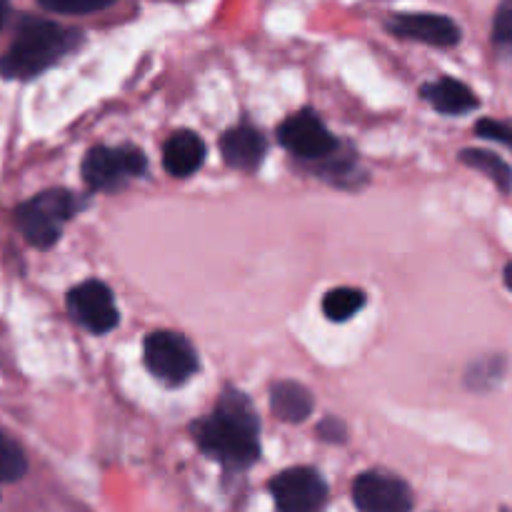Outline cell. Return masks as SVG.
Instances as JSON below:
<instances>
[{"instance_id": "obj_1", "label": "cell", "mask_w": 512, "mask_h": 512, "mask_svg": "<svg viewBox=\"0 0 512 512\" xmlns=\"http://www.w3.org/2000/svg\"><path fill=\"white\" fill-rule=\"evenodd\" d=\"M190 430L200 450L225 468H248L260 458V420L240 390H225L213 413Z\"/></svg>"}, {"instance_id": "obj_2", "label": "cell", "mask_w": 512, "mask_h": 512, "mask_svg": "<svg viewBox=\"0 0 512 512\" xmlns=\"http://www.w3.org/2000/svg\"><path fill=\"white\" fill-rule=\"evenodd\" d=\"M80 43V30L63 28L38 15H23L15 38L0 58V73L10 80H28L58 63Z\"/></svg>"}, {"instance_id": "obj_3", "label": "cell", "mask_w": 512, "mask_h": 512, "mask_svg": "<svg viewBox=\"0 0 512 512\" xmlns=\"http://www.w3.org/2000/svg\"><path fill=\"white\" fill-rule=\"evenodd\" d=\"M80 203L70 190H45L35 198L25 200L15 210V223L20 233L35 248H50L58 243L65 223L78 213Z\"/></svg>"}, {"instance_id": "obj_4", "label": "cell", "mask_w": 512, "mask_h": 512, "mask_svg": "<svg viewBox=\"0 0 512 512\" xmlns=\"http://www.w3.org/2000/svg\"><path fill=\"white\" fill-rule=\"evenodd\" d=\"M148 170V158L135 145H98L83 160V180L93 190H118Z\"/></svg>"}, {"instance_id": "obj_5", "label": "cell", "mask_w": 512, "mask_h": 512, "mask_svg": "<svg viewBox=\"0 0 512 512\" xmlns=\"http://www.w3.org/2000/svg\"><path fill=\"white\" fill-rule=\"evenodd\" d=\"M145 365L165 385H180L198 373V353L188 338L173 330H155L145 340Z\"/></svg>"}, {"instance_id": "obj_6", "label": "cell", "mask_w": 512, "mask_h": 512, "mask_svg": "<svg viewBox=\"0 0 512 512\" xmlns=\"http://www.w3.org/2000/svg\"><path fill=\"white\" fill-rule=\"evenodd\" d=\"M270 495L283 512H310L328 500V483L313 468H288L270 480Z\"/></svg>"}, {"instance_id": "obj_7", "label": "cell", "mask_w": 512, "mask_h": 512, "mask_svg": "<svg viewBox=\"0 0 512 512\" xmlns=\"http://www.w3.org/2000/svg\"><path fill=\"white\" fill-rule=\"evenodd\" d=\"M278 140L283 148L303 160H323L338 150L335 135L325 128V123L313 110H303L283 120L278 128Z\"/></svg>"}, {"instance_id": "obj_8", "label": "cell", "mask_w": 512, "mask_h": 512, "mask_svg": "<svg viewBox=\"0 0 512 512\" xmlns=\"http://www.w3.org/2000/svg\"><path fill=\"white\" fill-rule=\"evenodd\" d=\"M68 310L75 318V323H80L85 330L95 335L110 333L120 320L113 293L100 280H85V283L70 288Z\"/></svg>"}, {"instance_id": "obj_9", "label": "cell", "mask_w": 512, "mask_h": 512, "mask_svg": "<svg viewBox=\"0 0 512 512\" xmlns=\"http://www.w3.org/2000/svg\"><path fill=\"white\" fill-rule=\"evenodd\" d=\"M353 503L363 512H405L413 508V493L395 475L368 470L355 478Z\"/></svg>"}, {"instance_id": "obj_10", "label": "cell", "mask_w": 512, "mask_h": 512, "mask_svg": "<svg viewBox=\"0 0 512 512\" xmlns=\"http://www.w3.org/2000/svg\"><path fill=\"white\" fill-rule=\"evenodd\" d=\"M388 30L395 38L418 40L438 48H453L460 43L458 23L438 13H398L388 20Z\"/></svg>"}, {"instance_id": "obj_11", "label": "cell", "mask_w": 512, "mask_h": 512, "mask_svg": "<svg viewBox=\"0 0 512 512\" xmlns=\"http://www.w3.org/2000/svg\"><path fill=\"white\" fill-rule=\"evenodd\" d=\"M265 150H268L265 135L248 123L233 125V128L225 130V135L220 138V153H223V160L230 168L255 170L263 163Z\"/></svg>"}, {"instance_id": "obj_12", "label": "cell", "mask_w": 512, "mask_h": 512, "mask_svg": "<svg viewBox=\"0 0 512 512\" xmlns=\"http://www.w3.org/2000/svg\"><path fill=\"white\" fill-rule=\"evenodd\" d=\"M205 163V140L193 130H178L163 148V165L173 178H190Z\"/></svg>"}, {"instance_id": "obj_13", "label": "cell", "mask_w": 512, "mask_h": 512, "mask_svg": "<svg viewBox=\"0 0 512 512\" xmlns=\"http://www.w3.org/2000/svg\"><path fill=\"white\" fill-rule=\"evenodd\" d=\"M420 95L443 115H465L480 105L478 95L455 78H438L433 83H425Z\"/></svg>"}, {"instance_id": "obj_14", "label": "cell", "mask_w": 512, "mask_h": 512, "mask_svg": "<svg viewBox=\"0 0 512 512\" xmlns=\"http://www.w3.org/2000/svg\"><path fill=\"white\" fill-rule=\"evenodd\" d=\"M270 410L283 423H305L313 413V395L295 380H280L270 388Z\"/></svg>"}, {"instance_id": "obj_15", "label": "cell", "mask_w": 512, "mask_h": 512, "mask_svg": "<svg viewBox=\"0 0 512 512\" xmlns=\"http://www.w3.org/2000/svg\"><path fill=\"white\" fill-rule=\"evenodd\" d=\"M460 160H463L468 168H475L478 173L488 175L495 185H498L503 193H510L512 190V168L500 158L498 153H490V150H478V148H465L460 153Z\"/></svg>"}, {"instance_id": "obj_16", "label": "cell", "mask_w": 512, "mask_h": 512, "mask_svg": "<svg viewBox=\"0 0 512 512\" xmlns=\"http://www.w3.org/2000/svg\"><path fill=\"white\" fill-rule=\"evenodd\" d=\"M365 293L360 288H333L323 298L325 318L333 323H345L363 310Z\"/></svg>"}, {"instance_id": "obj_17", "label": "cell", "mask_w": 512, "mask_h": 512, "mask_svg": "<svg viewBox=\"0 0 512 512\" xmlns=\"http://www.w3.org/2000/svg\"><path fill=\"white\" fill-rule=\"evenodd\" d=\"M25 470H28V460H25L23 450L0 433V483H15L23 478Z\"/></svg>"}, {"instance_id": "obj_18", "label": "cell", "mask_w": 512, "mask_h": 512, "mask_svg": "<svg viewBox=\"0 0 512 512\" xmlns=\"http://www.w3.org/2000/svg\"><path fill=\"white\" fill-rule=\"evenodd\" d=\"M45 10L60 15H90L110 8L115 0H38Z\"/></svg>"}, {"instance_id": "obj_19", "label": "cell", "mask_w": 512, "mask_h": 512, "mask_svg": "<svg viewBox=\"0 0 512 512\" xmlns=\"http://www.w3.org/2000/svg\"><path fill=\"white\" fill-rule=\"evenodd\" d=\"M475 135H478V138L498 140V143L512 148V123L510 120H493V118L478 120V125H475Z\"/></svg>"}, {"instance_id": "obj_20", "label": "cell", "mask_w": 512, "mask_h": 512, "mask_svg": "<svg viewBox=\"0 0 512 512\" xmlns=\"http://www.w3.org/2000/svg\"><path fill=\"white\" fill-rule=\"evenodd\" d=\"M493 40L500 48H512V0H503L495 13Z\"/></svg>"}, {"instance_id": "obj_21", "label": "cell", "mask_w": 512, "mask_h": 512, "mask_svg": "<svg viewBox=\"0 0 512 512\" xmlns=\"http://www.w3.org/2000/svg\"><path fill=\"white\" fill-rule=\"evenodd\" d=\"M318 438L325 440V443H345L348 440V428H345L343 420L325 418L318 425Z\"/></svg>"}, {"instance_id": "obj_22", "label": "cell", "mask_w": 512, "mask_h": 512, "mask_svg": "<svg viewBox=\"0 0 512 512\" xmlns=\"http://www.w3.org/2000/svg\"><path fill=\"white\" fill-rule=\"evenodd\" d=\"M5 20H8V0H0V30H3Z\"/></svg>"}, {"instance_id": "obj_23", "label": "cell", "mask_w": 512, "mask_h": 512, "mask_svg": "<svg viewBox=\"0 0 512 512\" xmlns=\"http://www.w3.org/2000/svg\"><path fill=\"white\" fill-rule=\"evenodd\" d=\"M503 278H505V285H508V288L512 290V263L505 265V275H503Z\"/></svg>"}]
</instances>
